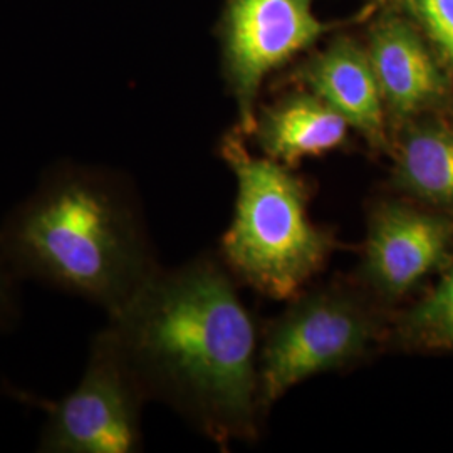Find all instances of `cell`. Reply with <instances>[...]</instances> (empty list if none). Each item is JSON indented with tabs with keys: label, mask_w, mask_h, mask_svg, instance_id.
Instances as JSON below:
<instances>
[{
	"label": "cell",
	"mask_w": 453,
	"mask_h": 453,
	"mask_svg": "<svg viewBox=\"0 0 453 453\" xmlns=\"http://www.w3.org/2000/svg\"><path fill=\"white\" fill-rule=\"evenodd\" d=\"M104 333L146 398L226 445L257 434L259 357L249 311L217 260L158 269Z\"/></svg>",
	"instance_id": "6da1fadb"
},
{
	"label": "cell",
	"mask_w": 453,
	"mask_h": 453,
	"mask_svg": "<svg viewBox=\"0 0 453 453\" xmlns=\"http://www.w3.org/2000/svg\"><path fill=\"white\" fill-rule=\"evenodd\" d=\"M0 247L22 280L84 299L108 316L158 271L131 188L81 165L42 177L5 217Z\"/></svg>",
	"instance_id": "7a4b0ae2"
},
{
	"label": "cell",
	"mask_w": 453,
	"mask_h": 453,
	"mask_svg": "<svg viewBox=\"0 0 453 453\" xmlns=\"http://www.w3.org/2000/svg\"><path fill=\"white\" fill-rule=\"evenodd\" d=\"M222 157L237 181L232 222L222 237L226 264L252 289L275 301L296 297L334 249L309 217L304 181L267 157H252L230 133Z\"/></svg>",
	"instance_id": "3957f363"
},
{
	"label": "cell",
	"mask_w": 453,
	"mask_h": 453,
	"mask_svg": "<svg viewBox=\"0 0 453 453\" xmlns=\"http://www.w3.org/2000/svg\"><path fill=\"white\" fill-rule=\"evenodd\" d=\"M383 326L380 308L368 294L346 286L296 297L264 338L260 406L269 408L308 378L361 361L381 340Z\"/></svg>",
	"instance_id": "277c9868"
},
{
	"label": "cell",
	"mask_w": 453,
	"mask_h": 453,
	"mask_svg": "<svg viewBox=\"0 0 453 453\" xmlns=\"http://www.w3.org/2000/svg\"><path fill=\"white\" fill-rule=\"evenodd\" d=\"M145 393L101 329L76 388L42 403L46 421L37 450L44 453H131L142 447Z\"/></svg>",
	"instance_id": "5b68a950"
},
{
	"label": "cell",
	"mask_w": 453,
	"mask_h": 453,
	"mask_svg": "<svg viewBox=\"0 0 453 453\" xmlns=\"http://www.w3.org/2000/svg\"><path fill=\"white\" fill-rule=\"evenodd\" d=\"M316 0H230L226 20L228 82L245 133L256 127V97L269 73L309 48L327 26Z\"/></svg>",
	"instance_id": "8992f818"
},
{
	"label": "cell",
	"mask_w": 453,
	"mask_h": 453,
	"mask_svg": "<svg viewBox=\"0 0 453 453\" xmlns=\"http://www.w3.org/2000/svg\"><path fill=\"white\" fill-rule=\"evenodd\" d=\"M453 222L443 215L378 202L368 217L361 279L381 299H396L417 288L449 256Z\"/></svg>",
	"instance_id": "52a82bcc"
},
{
	"label": "cell",
	"mask_w": 453,
	"mask_h": 453,
	"mask_svg": "<svg viewBox=\"0 0 453 453\" xmlns=\"http://www.w3.org/2000/svg\"><path fill=\"white\" fill-rule=\"evenodd\" d=\"M368 56L387 113L408 119L438 104L447 80L418 33L398 17L372 29Z\"/></svg>",
	"instance_id": "ba28073f"
},
{
	"label": "cell",
	"mask_w": 453,
	"mask_h": 453,
	"mask_svg": "<svg viewBox=\"0 0 453 453\" xmlns=\"http://www.w3.org/2000/svg\"><path fill=\"white\" fill-rule=\"evenodd\" d=\"M304 81L372 148H385L387 110L368 50L351 41L334 42L306 65Z\"/></svg>",
	"instance_id": "9c48e42d"
},
{
	"label": "cell",
	"mask_w": 453,
	"mask_h": 453,
	"mask_svg": "<svg viewBox=\"0 0 453 453\" xmlns=\"http://www.w3.org/2000/svg\"><path fill=\"white\" fill-rule=\"evenodd\" d=\"M348 130V121L321 97L301 93L265 108L252 133L267 158L294 168L304 158L340 148Z\"/></svg>",
	"instance_id": "30bf717a"
},
{
	"label": "cell",
	"mask_w": 453,
	"mask_h": 453,
	"mask_svg": "<svg viewBox=\"0 0 453 453\" xmlns=\"http://www.w3.org/2000/svg\"><path fill=\"white\" fill-rule=\"evenodd\" d=\"M393 181L406 194L453 211V130L426 123L406 131Z\"/></svg>",
	"instance_id": "8fae6325"
},
{
	"label": "cell",
	"mask_w": 453,
	"mask_h": 453,
	"mask_svg": "<svg viewBox=\"0 0 453 453\" xmlns=\"http://www.w3.org/2000/svg\"><path fill=\"white\" fill-rule=\"evenodd\" d=\"M395 340L411 349L453 351V262L437 288L402 316Z\"/></svg>",
	"instance_id": "7c38bea8"
},
{
	"label": "cell",
	"mask_w": 453,
	"mask_h": 453,
	"mask_svg": "<svg viewBox=\"0 0 453 453\" xmlns=\"http://www.w3.org/2000/svg\"><path fill=\"white\" fill-rule=\"evenodd\" d=\"M421 26L453 67V0H408Z\"/></svg>",
	"instance_id": "4fadbf2b"
},
{
	"label": "cell",
	"mask_w": 453,
	"mask_h": 453,
	"mask_svg": "<svg viewBox=\"0 0 453 453\" xmlns=\"http://www.w3.org/2000/svg\"><path fill=\"white\" fill-rule=\"evenodd\" d=\"M22 279L0 247V333L11 329L20 314V286Z\"/></svg>",
	"instance_id": "5bb4252c"
}]
</instances>
